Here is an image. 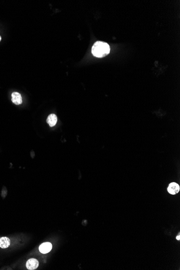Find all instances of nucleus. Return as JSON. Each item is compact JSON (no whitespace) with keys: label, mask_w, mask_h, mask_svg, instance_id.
Segmentation results:
<instances>
[{"label":"nucleus","mask_w":180,"mask_h":270,"mask_svg":"<svg viewBox=\"0 0 180 270\" xmlns=\"http://www.w3.org/2000/svg\"><path fill=\"white\" fill-rule=\"evenodd\" d=\"M110 52V45L106 43L101 41L96 42L92 48V53L96 57H104L108 55Z\"/></svg>","instance_id":"obj_1"},{"label":"nucleus","mask_w":180,"mask_h":270,"mask_svg":"<svg viewBox=\"0 0 180 270\" xmlns=\"http://www.w3.org/2000/svg\"><path fill=\"white\" fill-rule=\"evenodd\" d=\"M39 265L38 261L35 258H31L27 261L26 266L28 270H34L36 269Z\"/></svg>","instance_id":"obj_2"},{"label":"nucleus","mask_w":180,"mask_h":270,"mask_svg":"<svg viewBox=\"0 0 180 270\" xmlns=\"http://www.w3.org/2000/svg\"><path fill=\"white\" fill-rule=\"evenodd\" d=\"M52 244L50 243H44L40 246L39 250L40 252L45 254L50 252L52 249Z\"/></svg>","instance_id":"obj_3"},{"label":"nucleus","mask_w":180,"mask_h":270,"mask_svg":"<svg viewBox=\"0 0 180 270\" xmlns=\"http://www.w3.org/2000/svg\"><path fill=\"white\" fill-rule=\"evenodd\" d=\"M180 190V186L176 183H171L168 187V191L172 195L178 194Z\"/></svg>","instance_id":"obj_4"},{"label":"nucleus","mask_w":180,"mask_h":270,"mask_svg":"<svg viewBox=\"0 0 180 270\" xmlns=\"http://www.w3.org/2000/svg\"><path fill=\"white\" fill-rule=\"evenodd\" d=\"M11 100L15 105H20L22 103V98L19 93L13 92L11 95Z\"/></svg>","instance_id":"obj_5"},{"label":"nucleus","mask_w":180,"mask_h":270,"mask_svg":"<svg viewBox=\"0 0 180 270\" xmlns=\"http://www.w3.org/2000/svg\"><path fill=\"white\" fill-rule=\"evenodd\" d=\"M10 244V240L9 238L6 237L0 238V248L5 249L9 246Z\"/></svg>","instance_id":"obj_6"},{"label":"nucleus","mask_w":180,"mask_h":270,"mask_svg":"<svg viewBox=\"0 0 180 270\" xmlns=\"http://www.w3.org/2000/svg\"><path fill=\"white\" fill-rule=\"evenodd\" d=\"M57 122V117L55 114H51L48 116L47 118V123L50 125V127H53L56 124Z\"/></svg>","instance_id":"obj_7"},{"label":"nucleus","mask_w":180,"mask_h":270,"mask_svg":"<svg viewBox=\"0 0 180 270\" xmlns=\"http://www.w3.org/2000/svg\"><path fill=\"white\" fill-rule=\"evenodd\" d=\"M176 239H178V240H180V235L178 236V237H176Z\"/></svg>","instance_id":"obj_8"},{"label":"nucleus","mask_w":180,"mask_h":270,"mask_svg":"<svg viewBox=\"0 0 180 270\" xmlns=\"http://www.w3.org/2000/svg\"><path fill=\"white\" fill-rule=\"evenodd\" d=\"M1 37L0 36V41H1Z\"/></svg>","instance_id":"obj_9"}]
</instances>
